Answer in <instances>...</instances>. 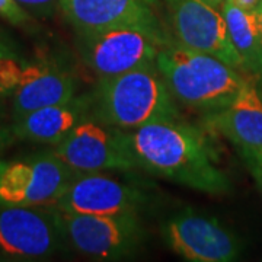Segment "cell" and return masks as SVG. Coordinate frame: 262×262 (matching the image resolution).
Listing matches in <instances>:
<instances>
[{
	"label": "cell",
	"mask_w": 262,
	"mask_h": 262,
	"mask_svg": "<svg viewBox=\"0 0 262 262\" xmlns=\"http://www.w3.org/2000/svg\"><path fill=\"white\" fill-rule=\"evenodd\" d=\"M139 168L210 195H225L232 182L220 168L206 134L177 120L146 124L128 133Z\"/></svg>",
	"instance_id": "1"
},
{
	"label": "cell",
	"mask_w": 262,
	"mask_h": 262,
	"mask_svg": "<svg viewBox=\"0 0 262 262\" xmlns=\"http://www.w3.org/2000/svg\"><path fill=\"white\" fill-rule=\"evenodd\" d=\"M156 67L175 101L206 114L227 106L246 80L242 72L220 58L172 41L160 48Z\"/></svg>",
	"instance_id": "2"
},
{
	"label": "cell",
	"mask_w": 262,
	"mask_h": 262,
	"mask_svg": "<svg viewBox=\"0 0 262 262\" xmlns=\"http://www.w3.org/2000/svg\"><path fill=\"white\" fill-rule=\"evenodd\" d=\"M95 118L120 130L179 118L175 98L156 64L101 77L92 96Z\"/></svg>",
	"instance_id": "3"
},
{
	"label": "cell",
	"mask_w": 262,
	"mask_h": 262,
	"mask_svg": "<svg viewBox=\"0 0 262 262\" xmlns=\"http://www.w3.org/2000/svg\"><path fill=\"white\" fill-rule=\"evenodd\" d=\"M58 219L66 242L94 261L125 259L136 253L144 241L137 213L77 214L58 211Z\"/></svg>",
	"instance_id": "4"
},
{
	"label": "cell",
	"mask_w": 262,
	"mask_h": 262,
	"mask_svg": "<svg viewBox=\"0 0 262 262\" xmlns=\"http://www.w3.org/2000/svg\"><path fill=\"white\" fill-rule=\"evenodd\" d=\"M77 35L84 64L99 79L155 66L160 48L169 42L165 34L134 27Z\"/></svg>",
	"instance_id": "5"
},
{
	"label": "cell",
	"mask_w": 262,
	"mask_h": 262,
	"mask_svg": "<svg viewBox=\"0 0 262 262\" xmlns=\"http://www.w3.org/2000/svg\"><path fill=\"white\" fill-rule=\"evenodd\" d=\"M53 153L75 173L130 172L139 168L128 133L92 118L80 122Z\"/></svg>",
	"instance_id": "6"
},
{
	"label": "cell",
	"mask_w": 262,
	"mask_h": 262,
	"mask_svg": "<svg viewBox=\"0 0 262 262\" xmlns=\"http://www.w3.org/2000/svg\"><path fill=\"white\" fill-rule=\"evenodd\" d=\"M73 177L53 151L0 160V207L53 206Z\"/></svg>",
	"instance_id": "7"
},
{
	"label": "cell",
	"mask_w": 262,
	"mask_h": 262,
	"mask_svg": "<svg viewBox=\"0 0 262 262\" xmlns=\"http://www.w3.org/2000/svg\"><path fill=\"white\" fill-rule=\"evenodd\" d=\"M64 242L54 207H0V253L15 259H42Z\"/></svg>",
	"instance_id": "8"
},
{
	"label": "cell",
	"mask_w": 262,
	"mask_h": 262,
	"mask_svg": "<svg viewBox=\"0 0 262 262\" xmlns=\"http://www.w3.org/2000/svg\"><path fill=\"white\" fill-rule=\"evenodd\" d=\"M165 242L182 259L191 262H232L242 252V242L215 217L182 210L162 227Z\"/></svg>",
	"instance_id": "9"
},
{
	"label": "cell",
	"mask_w": 262,
	"mask_h": 262,
	"mask_svg": "<svg viewBox=\"0 0 262 262\" xmlns=\"http://www.w3.org/2000/svg\"><path fill=\"white\" fill-rule=\"evenodd\" d=\"M169 22L179 46L217 57L239 72L244 63L229 37L222 9L203 0H168Z\"/></svg>",
	"instance_id": "10"
},
{
	"label": "cell",
	"mask_w": 262,
	"mask_h": 262,
	"mask_svg": "<svg viewBox=\"0 0 262 262\" xmlns=\"http://www.w3.org/2000/svg\"><path fill=\"white\" fill-rule=\"evenodd\" d=\"M149 200V194L139 184L125 182L105 172H94L75 173L51 207L63 213L121 214L137 213Z\"/></svg>",
	"instance_id": "11"
},
{
	"label": "cell",
	"mask_w": 262,
	"mask_h": 262,
	"mask_svg": "<svg viewBox=\"0 0 262 262\" xmlns=\"http://www.w3.org/2000/svg\"><path fill=\"white\" fill-rule=\"evenodd\" d=\"M60 9L77 34L122 27L163 34L151 6L141 0H60Z\"/></svg>",
	"instance_id": "12"
},
{
	"label": "cell",
	"mask_w": 262,
	"mask_h": 262,
	"mask_svg": "<svg viewBox=\"0 0 262 262\" xmlns=\"http://www.w3.org/2000/svg\"><path fill=\"white\" fill-rule=\"evenodd\" d=\"M10 94L15 121L44 106L72 101L75 79L64 70L47 63H22L19 60Z\"/></svg>",
	"instance_id": "13"
},
{
	"label": "cell",
	"mask_w": 262,
	"mask_h": 262,
	"mask_svg": "<svg viewBox=\"0 0 262 262\" xmlns=\"http://www.w3.org/2000/svg\"><path fill=\"white\" fill-rule=\"evenodd\" d=\"M207 117L208 127L223 134L237 150H262V98L251 80H245L227 106Z\"/></svg>",
	"instance_id": "14"
},
{
	"label": "cell",
	"mask_w": 262,
	"mask_h": 262,
	"mask_svg": "<svg viewBox=\"0 0 262 262\" xmlns=\"http://www.w3.org/2000/svg\"><path fill=\"white\" fill-rule=\"evenodd\" d=\"M92 115V98L75 96L72 101L27 114L15 121L12 133L15 139L56 146Z\"/></svg>",
	"instance_id": "15"
},
{
	"label": "cell",
	"mask_w": 262,
	"mask_h": 262,
	"mask_svg": "<svg viewBox=\"0 0 262 262\" xmlns=\"http://www.w3.org/2000/svg\"><path fill=\"white\" fill-rule=\"evenodd\" d=\"M222 13L230 41L244 63L245 73L262 79V29L255 12L241 9L226 0Z\"/></svg>",
	"instance_id": "16"
},
{
	"label": "cell",
	"mask_w": 262,
	"mask_h": 262,
	"mask_svg": "<svg viewBox=\"0 0 262 262\" xmlns=\"http://www.w3.org/2000/svg\"><path fill=\"white\" fill-rule=\"evenodd\" d=\"M0 16L16 27L27 25L31 19L28 12L16 0H0Z\"/></svg>",
	"instance_id": "17"
},
{
	"label": "cell",
	"mask_w": 262,
	"mask_h": 262,
	"mask_svg": "<svg viewBox=\"0 0 262 262\" xmlns=\"http://www.w3.org/2000/svg\"><path fill=\"white\" fill-rule=\"evenodd\" d=\"M237 151L262 192V150H237Z\"/></svg>",
	"instance_id": "18"
},
{
	"label": "cell",
	"mask_w": 262,
	"mask_h": 262,
	"mask_svg": "<svg viewBox=\"0 0 262 262\" xmlns=\"http://www.w3.org/2000/svg\"><path fill=\"white\" fill-rule=\"evenodd\" d=\"M27 10L41 18L51 16L57 8H60V0H16Z\"/></svg>",
	"instance_id": "19"
},
{
	"label": "cell",
	"mask_w": 262,
	"mask_h": 262,
	"mask_svg": "<svg viewBox=\"0 0 262 262\" xmlns=\"http://www.w3.org/2000/svg\"><path fill=\"white\" fill-rule=\"evenodd\" d=\"M0 58H15V60H20L16 46L2 31H0Z\"/></svg>",
	"instance_id": "20"
},
{
	"label": "cell",
	"mask_w": 262,
	"mask_h": 262,
	"mask_svg": "<svg viewBox=\"0 0 262 262\" xmlns=\"http://www.w3.org/2000/svg\"><path fill=\"white\" fill-rule=\"evenodd\" d=\"M10 58H0V96L8 95V77L9 75Z\"/></svg>",
	"instance_id": "21"
},
{
	"label": "cell",
	"mask_w": 262,
	"mask_h": 262,
	"mask_svg": "<svg viewBox=\"0 0 262 262\" xmlns=\"http://www.w3.org/2000/svg\"><path fill=\"white\" fill-rule=\"evenodd\" d=\"M227 2L233 3L234 6H237L241 9L249 10V12H255L262 3V0H227Z\"/></svg>",
	"instance_id": "22"
},
{
	"label": "cell",
	"mask_w": 262,
	"mask_h": 262,
	"mask_svg": "<svg viewBox=\"0 0 262 262\" xmlns=\"http://www.w3.org/2000/svg\"><path fill=\"white\" fill-rule=\"evenodd\" d=\"M13 139H15V136L12 133V128L10 130H8V128H2L0 130V155L5 151V149L9 146Z\"/></svg>",
	"instance_id": "23"
},
{
	"label": "cell",
	"mask_w": 262,
	"mask_h": 262,
	"mask_svg": "<svg viewBox=\"0 0 262 262\" xmlns=\"http://www.w3.org/2000/svg\"><path fill=\"white\" fill-rule=\"evenodd\" d=\"M203 2L207 3V5H210V6H213V8L222 9V6H223V3H225L226 0H203Z\"/></svg>",
	"instance_id": "24"
},
{
	"label": "cell",
	"mask_w": 262,
	"mask_h": 262,
	"mask_svg": "<svg viewBox=\"0 0 262 262\" xmlns=\"http://www.w3.org/2000/svg\"><path fill=\"white\" fill-rule=\"evenodd\" d=\"M255 15H256L258 24H259V27H261V29H262V3H261V6H259L258 9L255 10Z\"/></svg>",
	"instance_id": "25"
},
{
	"label": "cell",
	"mask_w": 262,
	"mask_h": 262,
	"mask_svg": "<svg viewBox=\"0 0 262 262\" xmlns=\"http://www.w3.org/2000/svg\"><path fill=\"white\" fill-rule=\"evenodd\" d=\"M141 2H144L146 5H149V6H153V5H156L158 3V0H141Z\"/></svg>",
	"instance_id": "26"
}]
</instances>
